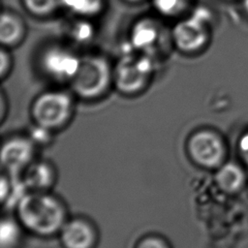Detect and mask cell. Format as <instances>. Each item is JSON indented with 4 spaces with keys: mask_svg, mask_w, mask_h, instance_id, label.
<instances>
[{
    "mask_svg": "<svg viewBox=\"0 0 248 248\" xmlns=\"http://www.w3.org/2000/svg\"><path fill=\"white\" fill-rule=\"evenodd\" d=\"M216 180L221 189L226 192L232 193L242 186L244 175L237 166L233 164H227L218 170Z\"/></svg>",
    "mask_w": 248,
    "mask_h": 248,
    "instance_id": "cell-16",
    "label": "cell"
},
{
    "mask_svg": "<svg viewBox=\"0 0 248 248\" xmlns=\"http://www.w3.org/2000/svg\"><path fill=\"white\" fill-rule=\"evenodd\" d=\"M240 6L243 15L248 18V0H240Z\"/></svg>",
    "mask_w": 248,
    "mask_h": 248,
    "instance_id": "cell-23",
    "label": "cell"
},
{
    "mask_svg": "<svg viewBox=\"0 0 248 248\" xmlns=\"http://www.w3.org/2000/svg\"><path fill=\"white\" fill-rule=\"evenodd\" d=\"M164 34V27L160 21L151 16L141 17L131 27L129 47L134 51L155 57Z\"/></svg>",
    "mask_w": 248,
    "mask_h": 248,
    "instance_id": "cell-9",
    "label": "cell"
},
{
    "mask_svg": "<svg viewBox=\"0 0 248 248\" xmlns=\"http://www.w3.org/2000/svg\"><path fill=\"white\" fill-rule=\"evenodd\" d=\"M154 72L155 57L131 49L113 66V85L123 95H139L147 88Z\"/></svg>",
    "mask_w": 248,
    "mask_h": 248,
    "instance_id": "cell-4",
    "label": "cell"
},
{
    "mask_svg": "<svg viewBox=\"0 0 248 248\" xmlns=\"http://www.w3.org/2000/svg\"><path fill=\"white\" fill-rule=\"evenodd\" d=\"M69 84L72 93L79 99H100L113 85V66L102 54L81 55L78 72Z\"/></svg>",
    "mask_w": 248,
    "mask_h": 248,
    "instance_id": "cell-3",
    "label": "cell"
},
{
    "mask_svg": "<svg viewBox=\"0 0 248 248\" xmlns=\"http://www.w3.org/2000/svg\"><path fill=\"white\" fill-rule=\"evenodd\" d=\"M15 210L23 229L41 237L59 233L69 219L64 202L49 191H28Z\"/></svg>",
    "mask_w": 248,
    "mask_h": 248,
    "instance_id": "cell-1",
    "label": "cell"
},
{
    "mask_svg": "<svg viewBox=\"0 0 248 248\" xmlns=\"http://www.w3.org/2000/svg\"><path fill=\"white\" fill-rule=\"evenodd\" d=\"M59 235L63 248H95L99 238L95 225L80 216L69 218Z\"/></svg>",
    "mask_w": 248,
    "mask_h": 248,
    "instance_id": "cell-10",
    "label": "cell"
},
{
    "mask_svg": "<svg viewBox=\"0 0 248 248\" xmlns=\"http://www.w3.org/2000/svg\"><path fill=\"white\" fill-rule=\"evenodd\" d=\"M52 134H53V132L35 124L34 129L31 131V133L29 134L28 137L31 139V140L36 145H40V144L47 143L48 140H50Z\"/></svg>",
    "mask_w": 248,
    "mask_h": 248,
    "instance_id": "cell-21",
    "label": "cell"
},
{
    "mask_svg": "<svg viewBox=\"0 0 248 248\" xmlns=\"http://www.w3.org/2000/svg\"><path fill=\"white\" fill-rule=\"evenodd\" d=\"M239 150L243 159L248 163V133L245 134L239 141Z\"/></svg>",
    "mask_w": 248,
    "mask_h": 248,
    "instance_id": "cell-22",
    "label": "cell"
},
{
    "mask_svg": "<svg viewBox=\"0 0 248 248\" xmlns=\"http://www.w3.org/2000/svg\"><path fill=\"white\" fill-rule=\"evenodd\" d=\"M155 12L166 18H180L196 5L195 0H151Z\"/></svg>",
    "mask_w": 248,
    "mask_h": 248,
    "instance_id": "cell-13",
    "label": "cell"
},
{
    "mask_svg": "<svg viewBox=\"0 0 248 248\" xmlns=\"http://www.w3.org/2000/svg\"><path fill=\"white\" fill-rule=\"evenodd\" d=\"M226 1H232V0H226Z\"/></svg>",
    "mask_w": 248,
    "mask_h": 248,
    "instance_id": "cell-26",
    "label": "cell"
},
{
    "mask_svg": "<svg viewBox=\"0 0 248 248\" xmlns=\"http://www.w3.org/2000/svg\"><path fill=\"white\" fill-rule=\"evenodd\" d=\"M27 27L24 19L11 10H3L0 21V43L7 48L19 46L25 39Z\"/></svg>",
    "mask_w": 248,
    "mask_h": 248,
    "instance_id": "cell-12",
    "label": "cell"
},
{
    "mask_svg": "<svg viewBox=\"0 0 248 248\" xmlns=\"http://www.w3.org/2000/svg\"><path fill=\"white\" fill-rule=\"evenodd\" d=\"M81 55L63 45H49L39 55L40 70L58 82L72 80L79 67Z\"/></svg>",
    "mask_w": 248,
    "mask_h": 248,
    "instance_id": "cell-6",
    "label": "cell"
},
{
    "mask_svg": "<svg viewBox=\"0 0 248 248\" xmlns=\"http://www.w3.org/2000/svg\"><path fill=\"white\" fill-rule=\"evenodd\" d=\"M10 48L1 46L0 50V76L2 79H5L11 74L14 65L13 56L9 50Z\"/></svg>",
    "mask_w": 248,
    "mask_h": 248,
    "instance_id": "cell-20",
    "label": "cell"
},
{
    "mask_svg": "<svg viewBox=\"0 0 248 248\" xmlns=\"http://www.w3.org/2000/svg\"><path fill=\"white\" fill-rule=\"evenodd\" d=\"M23 227L19 221L12 217H3L0 224V245L1 248H17Z\"/></svg>",
    "mask_w": 248,
    "mask_h": 248,
    "instance_id": "cell-14",
    "label": "cell"
},
{
    "mask_svg": "<svg viewBox=\"0 0 248 248\" xmlns=\"http://www.w3.org/2000/svg\"><path fill=\"white\" fill-rule=\"evenodd\" d=\"M213 22L214 16L210 9L196 5L173 25L170 30L171 45L186 55L202 53L210 44Z\"/></svg>",
    "mask_w": 248,
    "mask_h": 248,
    "instance_id": "cell-2",
    "label": "cell"
},
{
    "mask_svg": "<svg viewBox=\"0 0 248 248\" xmlns=\"http://www.w3.org/2000/svg\"><path fill=\"white\" fill-rule=\"evenodd\" d=\"M36 146L28 136L8 138L1 148L3 171L12 177L21 176L24 170L36 159Z\"/></svg>",
    "mask_w": 248,
    "mask_h": 248,
    "instance_id": "cell-8",
    "label": "cell"
},
{
    "mask_svg": "<svg viewBox=\"0 0 248 248\" xmlns=\"http://www.w3.org/2000/svg\"><path fill=\"white\" fill-rule=\"evenodd\" d=\"M125 2H128V3H133V4H136V3H140V2H141V1H143V0H124Z\"/></svg>",
    "mask_w": 248,
    "mask_h": 248,
    "instance_id": "cell-25",
    "label": "cell"
},
{
    "mask_svg": "<svg viewBox=\"0 0 248 248\" xmlns=\"http://www.w3.org/2000/svg\"><path fill=\"white\" fill-rule=\"evenodd\" d=\"M187 152L196 164L211 169L222 163L225 147L217 134L209 130H200L188 139Z\"/></svg>",
    "mask_w": 248,
    "mask_h": 248,
    "instance_id": "cell-7",
    "label": "cell"
},
{
    "mask_svg": "<svg viewBox=\"0 0 248 248\" xmlns=\"http://www.w3.org/2000/svg\"><path fill=\"white\" fill-rule=\"evenodd\" d=\"M136 248H171V247L170 246L169 242L165 238L159 235L150 234L140 238L138 241Z\"/></svg>",
    "mask_w": 248,
    "mask_h": 248,
    "instance_id": "cell-19",
    "label": "cell"
},
{
    "mask_svg": "<svg viewBox=\"0 0 248 248\" xmlns=\"http://www.w3.org/2000/svg\"><path fill=\"white\" fill-rule=\"evenodd\" d=\"M5 104H6V100H5V95L2 91V94H1V119L3 120L4 119V116H5V110H6V108H5Z\"/></svg>",
    "mask_w": 248,
    "mask_h": 248,
    "instance_id": "cell-24",
    "label": "cell"
},
{
    "mask_svg": "<svg viewBox=\"0 0 248 248\" xmlns=\"http://www.w3.org/2000/svg\"><path fill=\"white\" fill-rule=\"evenodd\" d=\"M27 13L36 17H47L63 8V0H21Z\"/></svg>",
    "mask_w": 248,
    "mask_h": 248,
    "instance_id": "cell-17",
    "label": "cell"
},
{
    "mask_svg": "<svg viewBox=\"0 0 248 248\" xmlns=\"http://www.w3.org/2000/svg\"><path fill=\"white\" fill-rule=\"evenodd\" d=\"M93 26L88 22L87 18H81V20L76 22L71 30V37L78 43H86L93 37Z\"/></svg>",
    "mask_w": 248,
    "mask_h": 248,
    "instance_id": "cell-18",
    "label": "cell"
},
{
    "mask_svg": "<svg viewBox=\"0 0 248 248\" xmlns=\"http://www.w3.org/2000/svg\"><path fill=\"white\" fill-rule=\"evenodd\" d=\"M63 8L79 18L99 16L105 8V0H63Z\"/></svg>",
    "mask_w": 248,
    "mask_h": 248,
    "instance_id": "cell-15",
    "label": "cell"
},
{
    "mask_svg": "<svg viewBox=\"0 0 248 248\" xmlns=\"http://www.w3.org/2000/svg\"><path fill=\"white\" fill-rule=\"evenodd\" d=\"M74 110L73 93L64 90H47L39 94L33 101L31 116L36 125L54 133L69 124Z\"/></svg>",
    "mask_w": 248,
    "mask_h": 248,
    "instance_id": "cell-5",
    "label": "cell"
},
{
    "mask_svg": "<svg viewBox=\"0 0 248 248\" xmlns=\"http://www.w3.org/2000/svg\"><path fill=\"white\" fill-rule=\"evenodd\" d=\"M56 178L54 165L46 160L35 159L21 174L28 191H49L55 184Z\"/></svg>",
    "mask_w": 248,
    "mask_h": 248,
    "instance_id": "cell-11",
    "label": "cell"
}]
</instances>
